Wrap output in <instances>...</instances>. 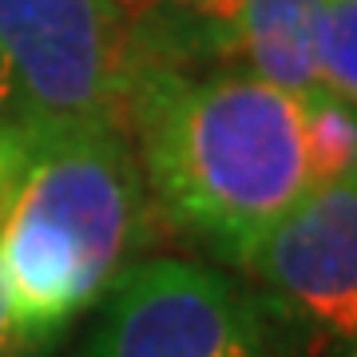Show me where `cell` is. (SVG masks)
Here are the masks:
<instances>
[{"label":"cell","mask_w":357,"mask_h":357,"mask_svg":"<svg viewBox=\"0 0 357 357\" xmlns=\"http://www.w3.org/2000/svg\"><path fill=\"white\" fill-rule=\"evenodd\" d=\"M302 115V147H306L310 187H326L337 178L357 175V103L333 96L330 88H314L298 96Z\"/></svg>","instance_id":"52a82bcc"},{"label":"cell","mask_w":357,"mask_h":357,"mask_svg":"<svg viewBox=\"0 0 357 357\" xmlns=\"http://www.w3.org/2000/svg\"><path fill=\"white\" fill-rule=\"evenodd\" d=\"M8 119H13V76H8V64L0 56V131L8 128Z\"/></svg>","instance_id":"30bf717a"},{"label":"cell","mask_w":357,"mask_h":357,"mask_svg":"<svg viewBox=\"0 0 357 357\" xmlns=\"http://www.w3.org/2000/svg\"><path fill=\"white\" fill-rule=\"evenodd\" d=\"M128 135L155 215L227 266L310 191L298 96L230 68H143Z\"/></svg>","instance_id":"6da1fadb"},{"label":"cell","mask_w":357,"mask_h":357,"mask_svg":"<svg viewBox=\"0 0 357 357\" xmlns=\"http://www.w3.org/2000/svg\"><path fill=\"white\" fill-rule=\"evenodd\" d=\"M258 294L191 258L131 262L96 302L76 357H282Z\"/></svg>","instance_id":"277c9868"},{"label":"cell","mask_w":357,"mask_h":357,"mask_svg":"<svg viewBox=\"0 0 357 357\" xmlns=\"http://www.w3.org/2000/svg\"><path fill=\"white\" fill-rule=\"evenodd\" d=\"M318 84L333 96L357 103V0L321 4L318 40Z\"/></svg>","instance_id":"ba28073f"},{"label":"cell","mask_w":357,"mask_h":357,"mask_svg":"<svg viewBox=\"0 0 357 357\" xmlns=\"http://www.w3.org/2000/svg\"><path fill=\"white\" fill-rule=\"evenodd\" d=\"M48 354H52V342L28 333L8 310V298L0 290V357H48Z\"/></svg>","instance_id":"9c48e42d"},{"label":"cell","mask_w":357,"mask_h":357,"mask_svg":"<svg viewBox=\"0 0 357 357\" xmlns=\"http://www.w3.org/2000/svg\"><path fill=\"white\" fill-rule=\"evenodd\" d=\"M349 357H357V345H354V349H349Z\"/></svg>","instance_id":"7c38bea8"},{"label":"cell","mask_w":357,"mask_h":357,"mask_svg":"<svg viewBox=\"0 0 357 357\" xmlns=\"http://www.w3.org/2000/svg\"><path fill=\"white\" fill-rule=\"evenodd\" d=\"M143 4H171V8H206L215 0H143Z\"/></svg>","instance_id":"8fae6325"},{"label":"cell","mask_w":357,"mask_h":357,"mask_svg":"<svg viewBox=\"0 0 357 357\" xmlns=\"http://www.w3.org/2000/svg\"><path fill=\"white\" fill-rule=\"evenodd\" d=\"M326 0H215L199 8L206 68L258 76L306 96L318 88V40Z\"/></svg>","instance_id":"8992f818"},{"label":"cell","mask_w":357,"mask_h":357,"mask_svg":"<svg viewBox=\"0 0 357 357\" xmlns=\"http://www.w3.org/2000/svg\"><path fill=\"white\" fill-rule=\"evenodd\" d=\"M155 206L123 123L0 131V290L28 333H60L151 243Z\"/></svg>","instance_id":"7a4b0ae2"},{"label":"cell","mask_w":357,"mask_h":357,"mask_svg":"<svg viewBox=\"0 0 357 357\" xmlns=\"http://www.w3.org/2000/svg\"><path fill=\"white\" fill-rule=\"evenodd\" d=\"M8 123H123L139 76V0H0Z\"/></svg>","instance_id":"3957f363"},{"label":"cell","mask_w":357,"mask_h":357,"mask_svg":"<svg viewBox=\"0 0 357 357\" xmlns=\"http://www.w3.org/2000/svg\"><path fill=\"white\" fill-rule=\"evenodd\" d=\"M282 345L349 357L357 345V175L310 187L243 266Z\"/></svg>","instance_id":"5b68a950"}]
</instances>
